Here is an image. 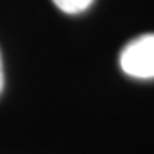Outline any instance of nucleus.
Wrapping results in <instances>:
<instances>
[{
  "instance_id": "2",
  "label": "nucleus",
  "mask_w": 154,
  "mask_h": 154,
  "mask_svg": "<svg viewBox=\"0 0 154 154\" xmlns=\"http://www.w3.org/2000/svg\"><path fill=\"white\" fill-rule=\"evenodd\" d=\"M62 12L67 14H79V12L88 11L94 0H51Z\"/></svg>"
},
{
  "instance_id": "1",
  "label": "nucleus",
  "mask_w": 154,
  "mask_h": 154,
  "mask_svg": "<svg viewBox=\"0 0 154 154\" xmlns=\"http://www.w3.org/2000/svg\"><path fill=\"white\" fill-rule=\"evenodd\" d=\"M120 67L127 75L137 79L154 77V34H142L125 45L120 53Z\"/></svg>"
},
{
  "instance_id": "3",
  "label": "nucleus",
  "mask_w": 154,
  "mask_h": 154,
  "mask_svg": "<svg viewBox=\"0 0 154 154\" xmlns=\"http://www.w3.org/2000/svg\"><path fill=\"white\" fill-rule=\"evenodd\" d=\"M4 91V63H2V53H0V94Z\"/></svg>"
}]
</instances>
